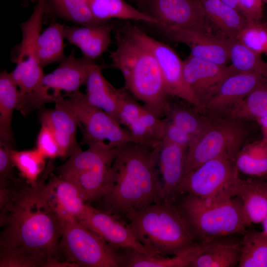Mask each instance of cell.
Wrapping results in <instances>:
<instances>
[{"mask_svg":"<svg viewBox=\"0 0 267 267\" xmlns=\"http://www.w3.org/2000/svg\"><path fill=\"white\" fill-rule=\"evenodd\" d=\"M0 267H62L61 223L48 182L0 188Z\"/></svg>","mask_w":267,"mask_h":267,"instance_id":"cell-1","label":"cell"},{"mask_svg":"<svg viewBox=\"0 0 267 267\" xmlns=\"http://www.w3.org/2000/svg\"><path fill=\"white\" fill-rule=\"evenodd\" d=\"M158 147L128 142L118 147L100 198L106 211L122 218L128 212L160 203Z\"/></svg>","mask_w":267,"mask_h":267,"instance_id":"cell-2","label":"cell"},{"mask_svg":"<svg viewBox=\"0 0 267 267\" xmlns=\"http://www.w3.org/2000/svg\"><path fill=\"white\" fill-rule=\"evenodd\" d=\"M115 39L116 47L109 57L112 66L122 73L126 89L150 111L165 118L172 106L154 55L126 26L116 32Z\"/></svg>","mask_w":267,"mask_h":267,"instance_id":"cell-3","label":"cell"},{"mask_svg":"<svg viewBox=\"0 0 267 267\" xmlns=\"http://www.w3.org/2000/svg\"><path fill=\"white\" fill-rule=\"evenodd\" d=\"M124 217L136 238L155 255L174 256L195 244L192 230L175 202L154 203Z\"/></svg>","mask_w":267,"mask_h":267,"instance_id":"cell-4","label":"cell"},{"mask_svg":"<svg viewBox=\"0 0 267 267\" xmlns=\"http://www.w3.org/2000/svg\"><path fill=\"white\" fill-rule=\"evenodd\" d=\"M180 209L194 235L203 241L245 232L252 222L237 197L210 201L185 195Z\"/></svg>","mask_w":267,"mask_h":267,"instance_id":"cell-5","label":"cell"},{"mask_svg":"<svg viewBox=\"0 0 267 267\" xmlns=\"http://www.w3.org/2000/svg\"><path fill=\"white\" fill-rule=\"evenodd\" d=\"M241 120L209 115L204 128L187 148L185 176L221 156L226 155L234 162L248 134Z\"/></svg>","mask_w":267,"mask_h":267,"instance_id":"cell-6","label":"cell"},{"mask_svg":"<svg viewBox=\"0 0 267 267\" xmlns=\"http://www.w3.org/2000/svg\"><path fill=\"white\" fill-rule=\"evenodd\" d=\"M57 212L61 223L59 250L67 262L76 267H119L117 249L74 218Z\"/></svg>","mask_w":267,"mask_h":267,"instance_id":"cell-7","label":"cell"},{"mask_svg":"<svg viewBox=\"0 0 267 267\" xmlns=\"http://www.w3.org/2000/svg\"><path fill=\"white\" fill-rule=\"evenodd\" d=\"M57 102L67 106L76 116L83 134V144L89 146L107 141L110 146L116 148L134 142L129 132L117 120L89 103L85 93L80 90L62 95Z\"/></svg>","mask_w":267,"mask_h":267,"instance_id":"cell-8","label":"cell"},{"mask_svg":"<svg viewBox=\"0 0 267 267\" xmlns=\"http://www.w3.org/2000/svg\"><path fill=\"white\" fill-rule=\"evenodd\" d=\"M239 171L235 163L222 155L209 160L187 174L178 195H190L214 201L235 197Z\"/></svg>","mask_w":267,"mask_h":267,"instance_id":"cell-9","label":"cell"},{"mask_svg":"<svg viewBox=\"0 0 267 267\" xmlns=\"http://www.w3.org/2000/svg\"><path fill=\"white\" fill-rule=\"evenodd\" d=\"M46 0H37L29 18L19 24L21 32V42L15 47L12 61L16 64L10 72L18 86L39 84L44 76L37 53V40L45 14Z\"/></svg>","mask_w":267,"mask_h":267,"instance_id":"cell-10","label":"cell"},{"mask_svg":"<svg viewBox=\"0 0 267 267\" xmlns=\"http://www.w3.org/2000/svg\"><path fill=\"white\" fill-rule=\"evenodd\" d=\"M136 5L157 20L159 27L211 32V24L200 0H140Z\"/></svg>","mask_w":267,"mask_h":267,"instance_id":"cell-11","label":"cell"},{"mask_svg":"<svg viewBox=\"0 0 267 267\" xmlns=\"http://www.w3.org/2000/svg\"><path fill=\"white\" fill-rule=\"evenodd\" d=\"M129 32L145 44L155 57L160 68L166 92L193 105L202 112V107L188 87L183 75V61L167 44L147 35L138 27L126 25Z\"/></svg>","mask_w":267,"mask_h":267,"instance_id":"cell-12","label":"cell"},{"mask_svg":"<svg viewBox=\"0 0 267 267\" xmlns=\"http://www.w3.org/2000/svg\"><path fill=\"white\" fill-rule=\"evenodd\" d=\"M96 233L115 249H131L148 256H156L135 237L127 222L121 217L88 205L77 220Z\"/></svg>","mask_w":267,"mask_h":267,"instance_id":"cell-13","label":"cell"},{"mask_svg":"<svg viewBox=\"0 0 267 267\" xmlns=\"http://www.w3.org/2000/svg\"><path fill=\"white\" fill-rule=\"evenodd\" d=\"M257 73H235L225 78L202 104L203 112L228 116L232 109L252 91L266 84Z\"/></svg>","mask_w":267,"mask_h":267,"instance_id":"cell-14","label":"cell"},{"mask_svg":"<svg viewBox=\"0 0 267 267\" xmlns=\"http://www.w3.org/2000/svg\"><path fill=\"white\" fill-rule=\"evenodd\" d=\"M159 27L172 40L187 45L193 57L222 66L230 61L228 38L200 31Z\"/></svg>","mask_w":267,"mask_h":267,"instance_id":"cell-15","label":"cell"},{"mask_svg":"<svg viewBox=\"0 0 267 267\" xmlns=\"http://www.w3.org/2000/svg\"><path fill=\"white\" fill-rule=\"evenodd\" d=\"M187 147L163 139L158 146L157 167L161 182L160 202H175L185 176Z\"/></svg>","mask_w":267,"mask_h":267,"instance_id":"cell-16","label":"cell"},{"mask_svg":"<svg viewBox=\"0 0 267 267\" xmlns=\"http://www.w3.org/2000/svg\"><path fill=\"white\" fill-rule=\"evenodd\" d=\"M183 71L188 87L202 107L204 101L225 78L237 73L231 65H220L191 55L183 60Z\"/></svg>","mask_w":267,"mask_h":267,"instance_id":"cell-17","label":"cell"},{"mask_svg":"<svg viewBox=\"0 0 267 267\" xmlns=\"http://www.w3.org/2000/svg\"><path fill=\"white\" fill-rule=\"evenodd\" d=\"M96 63L93 60L75 56L74 50L60 62L58 66L51 72L44 75L43 85L56 99L61 96V92L67 93L79 90L85 85L88 77Z\"/></svg>","mask_w":267,"mask_h":267,"instance_id":"cell-18","label":"cell"},{"mask_svg":"<svg viewBox=\"0 0 267 267\" xmlns=\"http://www.w3.org/2000/svg\"><path fill=\"white\" fill-rule=\"evenodd\" d=\"M41 125L52 133L60 149V158H66L82 151L76 137L79 121L67 106L57 102L53 109L42 111Z\"/></svg>","mask_w":267,"mask_h":267,"instance_id":"cell-19","label":"cell"},{"mask_svg":"<svg viewBox=\"0 0 267 267\" xmlns=\"http://www.w3.org/2000/svg\"><path fill=\"white\" fill-rule=\"evenodd\" d=\"M113 28L106 23L81 27L65 25L64 34L70 44L80 49L83 57L94 61L108 49Z\"/></svg>","mask_w":267,"mask_h":267,"instance_id":"cell-20","label":"cell"},{"mask_svg":"<svg viewBox=\"0 0 267 267\" xmlns=\"http://www.w3.org/2000/svg\"><path fill=\"white\" fill-rule=\"evenodd\" d=\"M202 241L172 257L161 255L148 256L131 249H117L119 267H190L191 263L207 247Z\"/></svg>","mask_w":267,"mask_h":267,"instance_id":"cell-21","label":"cell"},{"mask_svg":"<svg viewBox=\"0 0 267 267\" xmlns=\"http://www.w3.org/2000/svg\"><path fill=\"white\" fill-rule=\"evenodd\" d=\"M117 149L118 147H112L104 142L93 144L86 150H82L70 157L59 167V177L68 179L100 166L112 165Z\"/></svg>","mask_w":267,"mask_h":267,"instance_id":"cell-22","label":"cell"},{"mask_svg":"<svg viewBox=\"0 0 267 267\" xmlns=\"http://www.w3.org/2000/svg\"><path fill=\"white\" fill-rule=\"evenodd\" d=\"M102 71V66L96 64L91 69L85 84L86 96L91 105L119 122V89H116L105 78Z\"/></svg>","mask_w":267,"mask_h":267,"instance_id":"cell-23","label":"cell"},{"mask_svg":"<svg viewBox=\"0 0 267 267\" xmlns=\"http://www.w3.org/2000/svg\"><path fill=\"white\" fill-rule=\"evenodd\" d=\"M165 121L143 105L130 119L126 127L134 142L154 147L164 138Z\"/></svg>","mask_w":267,"mask_h":267,"instance_id":"cell-24","label":"cell"},{"mask_svg":"<svg viewBox=\"0 0 267 267\" xmlns=\"http://www.w3.org/2000/svg\"><path fill=\"white\" fill-rule=\"evenodd\" d=\"M253 223H262L267 216V181L239 178L235 197Z\"/></svg>","mask_w":267,"mask_h":267,"instance_id":"cell-25","label":"cell"},{"mask_svg":"<svg viewBox=\"0 0 267 267\" xmlns=\"http://www.w3.org/2000/svg\"><path fill=\"white\" fill-rule=\"evenodd\" d=\"M211 24L222 35L237 39L248 23L242 14L234 8L220 0H200Z\"/></svg>","mask_w":267,"mask_h":267,"instance_id":"cell-26","label":"cell"},{"mask_svg":"<svg viewBox=\"0 0 267 267\" xmlns=\"http://www.w3.org/2000/svg\"><path fill=\"white\" fill-rule=\"evenodd\" d=\"M91 13L99 23L113 19L143 21L155 25L158 21L130 4L126 0H87Z\"/></svg>","mask_w":267,"mask_h":267,"instance_id":"cell-27","label":"cell"},{"mask_svg":"<svg viewBox=\"0 0 267 267\" xmlns=\"http://www.w3.org/2000/svg\"><path fill=\"white\" fill-rule=\"evenodd\" d=\"M48 185L52 200L57 212L78 220L84 213L87 204L77 187L61 177H54Z\"/></svg>","mask_w":267,"mask_h":267,"instance_id":"cell-28","label":"cell"},{"mask_svg":"<svg viewBox=\"0 0 267 267\" xmlns=\"http://www.w3.org/2000/svg\"><path fill=\"white\" fill-rule=\"evenodd\" d=\"M19 97L18 87L10 72L3 70L0 74V142H14L12 119Z\"/></svg>","mask_w":267,"mask_h":267,"instance_id":"cell-29","label":"cell"},{"mask_svg":"<svg viewBox=\"0 0 267 267\" xmlns=\"http://www.w3.org/2000/svg\"><path fill=\"white\" fill-rule=\"evenodd\" d=\"M240 254V243L211 241L190 267H234L238 266Z\"/></svg>","mask_w":267,"mask_h":267,"instance_id":"cell-30","label":"cell"},{"mask_svg":"<svg viewBox=\"0 0 267 267\" xmlns=\"http://www.w3.org/2000/svg\"><path fill=\"white\" fill-rule=\"evenodd\" d=\"M64 24L52 22L40 34L37 53L43 68L52 63H60L66 57L64 54Z\"/></svg>","mask_w":267,"mask_h":267,"instance_id":"cell-31","label":"cell"},{"mask_svg":"<svg viewBox=\"0 0 267 267\" xmlns=\"http://www.w3.org/2000/svg\"><path fill=\"white\" fill-rule=\"evenodd\" d=\"M112 164L100 166L66 179L77 187L86 202L99 199L108 181Z\"/></svg>","mask_w":267,"mask_h":267,"instance_id":"cell-32","label":"cell"},{"mask_svg":"<svg viewBox=\"0 0 267 267\" xmlns=\"http://www.w3.org/2000/svg\"><path fill=\"white\" fill-rule=\"evenodd\" d=\"M49 11L62 18L81 26L103 24L93 18L87 0H46L45 13Z\"/></svg>","mask_w":267,"mask_h":267,"instance_id":"cell-33","label":"cell"},{"mask_svg":"<svg viewBox=\"0 0 267 267\" xmlns=\"http://www.w3.org/2000/svg\"><path fill=\"white\" fill-rule=\"evenodd\" d=\"M240 244L237 267H267V236L262 231H247Z\"/></svg>","mask_w":267,"mask_h":267,"instance_id":"cell-34","label":"cell"},{"mask_svg":"<svg viewBox=\"0 0 267 267\" xmlns=\"http://www.w3.org/2000/svg\"><path fill=\"white\" fill-rule=\"evenodd\" d=\"M234 163L238 171L246 175L267 176V143L257 141L241 148Z\"/></svg>","mask_w":267,"mask_h":267,"instance_id":"cell-35","label":"cell"},{"mask_svg":"<svg viewBox=\"0 0 267 267\" xmlns=\"http://www.w3.org/2000/svg\"><path fill=\"white\" fill-rule=\"evenodd\" d=\"M228 39L230 65L234 70L239 73H257L263 76L266 66L260 61L257 52L238 39Z\"/></svg>","mask_w":267,"mask_h":267,"instance_id":"cell-36","label":"cell"},{"mask_svg":"<svg viewBox=\"0 0 267 267\" xmlns=\"http://www.w3.org/2000/svg\"><path fill=\"white\" fill-rule=\"evenodd\" d=\"M267 115V84L252 91L231 111L228 117L244 120L258 119Z\"/></svg>","mask_w":267,"mask_h":267,"instance_id":"cell-37","label":"cell"},{"mask_svg":"<svg viewBox=\"0 0 267 267\" xmlns=\"http://www.w3.org/2000/svg\"><path fill=\"white\" fill-rule=\"evenodd\" d=\"M11 158L14 165L27 183L35 185L44 169L45 158L36 148L31 150L18 151L12 148Z\"/></svg>","mask_w":267,"mask_h":267,"instance_id":"cell-38","label":"cell"},{"mask_svg":"<svg viewBox=\"0 0 267 267\" xmlns=\"http://www.w3.org/2000/svg\"><path fill=\"white\" fill-rule=\"evenodd\" d=\"M166 118L190 135L193 140L201 132L207 121V117H201L189 109L172 106Z\"/></svg>","mask_w":267,"mask_h":267,"instance_id":"cell-39","label":"cell"},{"mask_svg":"<svg viewBox=\"0 0 267 267\" xmlns=\"http://www.w3.org/2000/svg\"><path fill=\"white\" fill-rule=\"evenodd\" d=\"M254 22L248 21L237 39L257 52L267 44V32L256 27Z\"/></svg>","mask_w":267,"mask_h":267,"instance_id":"cell-40","label":"cell"},{"mask_svg":"<svg viewBox=\"0 0 267 267\" xmlns=\"http://www.w3.org/2000/svg\"><path fill=\"white\" fill-rule=\"evenodd\" d=\"M13 145L0 142V188L7 186L17 179L14 176V167L11 151Z\"/></svg>","mask_w":267,"mask_h":267,"instance_id":"cell-41","label":"cell"},{"mask_svg":"<svg viewBox=\"0 0 267 267\" xmlns=\"http://www.w3.org/2000/svg\"><path fill=\"white\" fill-rule=\"evenodd\" d=\"M36 148L45 158L54 159L60 157L59 146L50 130L41 125L37 139Z\"/></svg>","mask_w":267,"mask_h":267,"instance_id":"cell-42","label":"cell"},{"mask_svg":"<svg viewBox=\"0 0 267 267\" xmlns=\"http://www.w3.org/2000/svg\"><path fill=\"white\" fill-rule=\"evenodd\" d=\"M165 132L163 139L188 147L193 140L189 134L178 128L168 119L165 117Z\"/></svg>","mask_w":267,"mask_h":267,"instance_id":"cell-43","label":"cell"},{"mask_svg":"<svg viewBox=\"0 0 267 267\" xmlns=\"http://www.w3.org/2000/svg\"><path fill=\"white\" fill-rule=\"evenodd\" d=\"M243 16L249 21H255L261 15L260 0H238Z\"/></svg>","mask_w":267,"mask_h":267,"instance_id":"cell-44","label":"cell"},{"mask_svg":"<svg viewBox=\"0 0 267 267\" xmlns=\"http://www.w3.org/2000/svg\"><path fill=\"white\" fill-rule=\"evenodd\" d=\"M260 124L262 132V138L260 140L262 143H267V115L257 120Z\"/></svg>","mask_w":267,"mask_h":267,"instance_id":"cell-45","label":"cell"},{"mask_svg":"<svg viewBox=\"0 0 267 267\" xmlns=\"http://www.w3.org/2000/svg\"><path fill=\"white\" fill-rule=\"evenodd\" d=\"M228 5L234 8L241 14L238 0H220ZM243 16V15H242Z\"/></svg>","mask_w":267,"mask_h":267,"instance_id":"cell-46","label":"cell"},{"mask_svg":"<svg viewBox=\"0 0 267 267\" xmlns=\"http://www.w3.org/2000/svg\"><path fill=\"white\" fill-rule=\"evenodd\" d=\"M263 225V231L262 232L267 236V216L264 219V220L262 222Z\"/></svg>","mask_w":267,"mask_h":267,"instance_id":"cell-47","label":"cell"},{"mask_svg":"<svg viewBox=\"0 0 267 267\" xmlns=\"http://www.w3.org/2000/svg\"><path fill=\"white\" fill-rule=\"evenodd\" d=\"M263 76L267 77V66L266 67Z\"/></svg>","mask_w":267,"mask_h":267,"instance_id":"cell-48","label":"cell"},{"mask_svg":"<svg viewBox=\"0 0 267 267\" xmlns=\"http://www.w3.org/2000/svg\"><path fill=\"white\" fill-rule=\"evenodd\" d=\"M130 0V1H133L134 2V3H136L140 0Z\"/></svg>","mask_w":267,"mask_h":267,"instance_id":"cell-49","label":"cell"}]
</instances>
